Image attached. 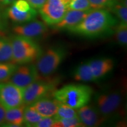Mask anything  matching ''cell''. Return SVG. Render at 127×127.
<instances>
[{
    "label": "cell",
    "mask_w": 127,
    "mask_h": 127,
    "mask_svg": "<svg viewBox=\"0 0 127 127\" xmlns=\"http://www.w3.org/2000/svg\"><path fill=\"white\" fill-rule=\"evenodd\" d=\"M117 23V18L109 11L105 8L92 9L82 21L67 31L85 37L95 38L106 34Z\"/></svg>",
    "instance_id": "6da1fadb"
},
{
    "label": "cell",
    "mask_w": 127,
    "mask_h": 127,
    "mask_svg": "<svg viewBox=\"0 0 127 127\" xmlns=\"http://www.w3.org/2000/svg\"><path fill=\"white\" fill-rule=\"evenodd\" d=\"M93 93V89L87 85L69 84L55 90L53 95L61 104L78 109L90 102Z\"/></svg>",
    "instance_id": "7a4b0ae2"
},
{
    "label": "cell",
    "mask_w": 127,
    "mask_h": 127,
    "mask_svg": "<svg viewBox=\"0 0 127 127\" xmlns=\"http://www.w3.org/2000/svg\"><path fill=\"white\" fill-rule=\"evenodd\" d=\"M12 56L11 63L28 64L36 61L42 53L41 47L34 39L15 35L11 39Z\"/></svg>",
    "instance_id": "3957f363"
},
{
    "label": "cell",
    "mask_w": 127,
    "mask_h": 127,
    "mask_svg": "<svg viewBox=\"0 0 127 127\" xmlns=\"http://www.w3.org/2000/svg\"><path fill=\"white\" fill-rule=\"evenodd\" d=\"M66 55L63 48L54 47L42 53L35 65L39 74L48 76L53 74L62 63Z\"/></svg>",
    "instance_id": "277c9868"
},
{
    "label": "cell",
    "mask_w": 127,
    "mask_h": 127,
    "mask_svg": "<svg viewBox=\"0 0 127 127\" xmlns=\"http://www.w3.org/2000/svg\"><path fill=\"white\" fill-rule=\"evenodd\" d=\"M70 0H47L39 12L47 25L53 26L61 21L68 11Z\"/></svg>",
    "instance_id": "5b68a950"
},
{
    "label": "cell",
    "mask_w": 127,
    "mask_h": 127,
    "mask_svg": "<svg viewBox=\"0 0 127 127\" xmlns=\"http://www.w3.org/2000/svg\"><path fill=\"white\" fill-rule=\"evenodd\" d=\"M54 81L38 79L23 89L24 104L29 105L39 99L47 97L55 90Z\"/></svg>",
    "instance_id": "8992f818"
},
{
    "label": "cell",
    "mask_w": 127,
    "mask_h": 127,
    "mask_svg": "<svg viewBox=\"0 0 127 127\" xmlns=\"http://www.w3.org/2000/svg\"><path fill=\"white\" fill-rule=\"evenodd\" d=\"M0 104L5 109L23 105V89L9 81L0 82Z\"/></svg>",
    "instance_id": "52a82bcc"
},
{
    "label": "cell",
    "mask_w": 127,
    "mask_h": 127,
    "mask_svg": "<svg viewBox=\"0 0 127 127\" xmlns=\"http://www.w3.org/2000/svg\"><path fill=\"white\" fill-rule=\"evenodd\" d=\"M39 79V72L35 65L28 64L17 66L8 81L24 89Z\"/></svg>",
    "instance_id": "ba28073f"
},
{
    "label": "cell",
    "mask_w": 127,
    "mask_h": 127,
    "mask_svg": "<svg viewBox=\"0 0 127 127\" xmlns=\"http://www.w3.org/2000/svg\"><path fill=\"white\" fill-rule=\"evenodd\" d=\"M121 101V95L117 92L101 94L96 96V108L105 118L118 109Z\"/></svg>",
    "instance_id": "9c48e42d"
},
{
    "label": "cell",
    "mask_w": 127,
    "mask_h": 127,
    "mask_svg": "<svg viewBox=\"0 0 127 127\" xmlns=\"http://www.w3.org/2000/svg\"><path fill=\"white\" fill-rule=\"evenodd\" d=\"M48 31L47 25L44 22L34 21L24 24L15 25L12 28V32L15 35L25 36L30 38L40 37Z\"/></svg>",
    "instance_id": "30bf717a"
},
{
    "label": "cell",
    "mask_w": 127,
    "mask_h": 127,
    "mask_svg": "<svg viewBox=\"0 0 127 127\" xmlns=\"http://www.w3.org/2000/svg\"><path fill=\"white\" fill-rule=\"evenodd\" d=\"M77 115L84 127H96L104 121L98 109L88 104L77 109Z\"/></svg>",
    "instance_id": "8fae6325"
},
{
    "label": "cell",
    "mask_w": 127,
    "mask_h": 127,
    "mask_svg": "<svg viewBox=\"0 0 127 127\" xmlns=\"http://www.w3.org/2000/svg\"><path fill=\"white\" fill-rule=\"evenodd\" d=\"M91 9L86 11L68 10L63 19L56 24L52 26L55 30H68L75 26L84 20Z\"/></svg>",
    "instance_id": "7c38bea8"
},
{
    "label": "cell",
    "mask_w": 127,
    "mask_h": 127,
    "mask_svg": "<svg viewBox=\"0 0 127 127\" xmlns=\"http://www.w3.org/2000/svg\"><path fill=\"white\" fill-rule=\"evenodd\" d=\"M61 102L54 99L45 97L29 105L43 117H52L56 114Z\"/></svg>",
    "instance_id": "4fadbf2b"
},
{
    "label": "cell",
    "mask_w": 127,
    "mask_h": 127,
    "mask_svg": "<svg viewBox=\"0 0 127 127\" xmlns=\"http://www.w3.org/2000/svg\"><path fill=\"white\" fill-rule=\"evenodd\" d=\"M88 62L96 80L107 75L114 66V61L108 58L91 60Z\"/></svg>",
    "instance_id": "5bb4252c"
},
{
    "label": "cell",
    "mask_w": 127,
    "mask_h": 127,
    "mask_svg": "<svg viewBox=\"0 0 127 127\" xmlns=\"http://www.w3.org/2000/svg\"><path fill=\"white\" fill-rule=\"evenodd\" d=\"M25 105L18 107L6 109L5 122L2 126L18 127L24 124V112Z\"/></svg>",
    "instance_id": "9a60e30c"
},
{
    "label": "cell",
    "mask_w": 127,
    "mask_h": 127,
    "mask_svg": "<svg viewBox=\"0 0 127 127\" xmlns=\"http://www.w3.org/2000/svg\"><path fill=\"white\" fill-rule=\"evenodd\" d=\"M7 16L11 20L16 23H25L34 20L37 15V11L31 8L28 11L23 12L18 11L12 5L7 10Z\"/></svg>",
    "instance_id": "2e32d148"
},
{
    "label": "cell",
    "mask_w": 127,
    "mask_h": 127,
    "mask_svg": "<svg viewBox=\"0 0 127 127\" xmlns=\"http://www.w3.org/2000/svg\"><path fill=\"white\" fill-rule=\"evenodd\" d=\"M74 78L77 81L92 82L96 79L92 72L89 62L79 65L74 71Z\"/></svg>",
    "instance_id": "e0dca14e"
},
{
    "label": "cell",
    "mask_w": 127,
    "mask_h": 127,
    "mask_svg": "<svg viewBox=\"0 0 127 127\" xmlns=\"http://www.w3.org/2000/svg\"><path fill=\"white\" fill-rule=\"evenodd\" d=\"M12 56L11 39L0 38V63L11 62Z\"/></svg>",
    "instance_id": "ac0fdd59"
},
{
    "label": "cell",
    "mask_w": 127,
    "mask_h": 127,
    "mask_svg": "<svg viewBox=\"0 0 127 127\" xmlns=\"http://www.w3.org/2000/svg\"><path fill=\"white\" fill-rule=\"evenodd\" d=\"M109 9L113 12L121 23L127 24V6L126 0H117L110 6Z\"/></svg>",
    "instance_id": "d6986e66"
},
{
    "label": "cell",
    "mask_w": 127,
    "mask_h": 127,
    "mask_svg": "<svg viewBox=\"0 0 127 127\" xmlns=\"http://www.w3.org/2000/svg\"><path fill=\"white\" fill-rule=\"evenodd\" d=\"M43 118L30 105H26L24 112V124L27 127H34Z\"/></svg>",
    "instance_id": "ffe728a7"
},
{
    "label": "cell",
    "mask_w": 127,
    "mask_h": 127,
    "mask_svg": "<svg viewBox=\"0 0 127 127\" xmlns=\"http://www.w3.org/2000/svg\"><path fill=\"white\" fill-rule=\"evenodd\" d=\"M18 66L11 62L0 63V82L8 81Z\"/></svg>",
    "instance_id": "44dd1931"
},
{
    "label": "cell",
    "mask_w": 127,
    "mask_h": 127,
    "mask_svg": "<svg viewBox=\"0 0 127 127\" xmlns=\"http://www.w3.org/2000/svg\"><path fill=\"white\" fill-rule=\"evenodd\" d=\"M77 116H78L77 109L72 108L68 107V106L61 103L56 114L53 116V118L57 121L60 119L73 118V117H77Z\"/></svg>",
    "instance_id": "7402d4cb"
},
{
    "label": "cell",
    "mask_w": 127,
    "mask_h": 127,
    "mask_svg": "<svg viewBox=\"0 0 127 127\" xmlns=\"http://www.w3.org/2000/svg\"><path fill=\"white\" fill-rule=\"evenodd\" d=\"M54 127H84L83 124L79 120V117H73L71 118H63L57 120Z\"/></svg>",
    "instance_id": "603a6c76"
},
{
    "label": "cell",
    "mask_w": 127,
    "mask_h": 127,
    "mask_svg": "<svg viewBox=\"0 0 127 127\" xmlns=\"http://www.w3.org/2000/svg\"><path fill=\"white\" fill-rule=\"evenodd\" d=\"M115 36L120 45L126 46L127 44V24L121 22L115 28Z\"/></svg>",
    "instance_id": "cb8c5ba5"
},
{
    "label": "cell",
    "mask_w": 127,
    "mask_h": 127,
    "mask_svg": "<svg viewBox=\"0 0 127 127\" xmlns=\"http://www.w3.org/2000/svg\"><path fill=\"white\" fill-rule=\"evenodd\" d=\"M92 9L89 0H70L68 10L86 11Z\"/></svg>",
    "instance_id": "d4e9b609"
},
{
    "label": "cell",
    "mask_w": 127,
    "mask_h": 127,
    "mask_svg": "<svg viewBox=\"0 0 127 127\" xmlns=\"http://www.w3.org/2000/svg\"><path fill=\"white\" fill-rule=\"evenodd\" d=\"M117 0H89L92 9L109 8Z\"/></svg>",
    "instance_id": "484cf974"
},
{
    "label": "cell",
    "mask_w": 127,
    "mask_h": 127,
    "mask_svg": "<svg viewBox=\"0 0 127 127\" xmlns=\"http://www.w3.org/2000/svg\"><path fill=\"white\" fill-rule=\"evenodd\" d=\"M56 120L52 117H43L34 127H52L54 126Z\"/></svg>",
    "instance_id": "4316f807"
},
{
    "label": "cell",
    "mask_w": 127,
    "mask_h": 127,
    "mask_svg": "<svg viewBox=\"0 0 127 127\" xmlns=\"http://www.w3.org/2000/svg\"><path fill=\"white\" fill-rule=\"evenodd\" d=\"M13 5L18 11L23 12L28 11L32 8L27 1H26L25 0H16V1H14Z\"/></svg>",
    "instance_id": "83f0119b"
},
{
    "label": "cell",
    "mask_w": 127,
    "mask_h": 127,
    "mask_svg": "<svg viewBox=\"0 0 127 127\" xmlns=\"http://www.w3.org/2000/svg\"><path fill=\"white\" fill-rule=\"evenodd\" d=\"M34 9H39L43 6L47 0H25Z\"/></svg>",
    "instance_id": "f1b7e54d"
},
{
    "label": "cell",
    "mask_w": 127,
    "mask_h": 127,
    "mask_svg": "<svg viewBox=\"0 0 127 127\" xmlns=\"http://www.w3.org/2000/svg\"><path fill=\"white\" fill-rule=\"evenodd\" d=\"M6 109L0 104V126H2L5 122V115Z\"/></svg>",
    "instance_id": "f546056e"
},
{
    "label": "cell",
    "mask_w": 127,
    "mask_h": 127,
    "mask_svg": "<svg viewBox=\"0 0 127 127\" xmlns=\"http://www.w3.org/2000/svg\"><path fill=\"white\" fill-rule=\"evenodd\" d=\"M15 0H0V4L3 5H9L13 3Z\"/></svg>",
    "instance_id": "4dcf8cb0"
}]
</instances>
